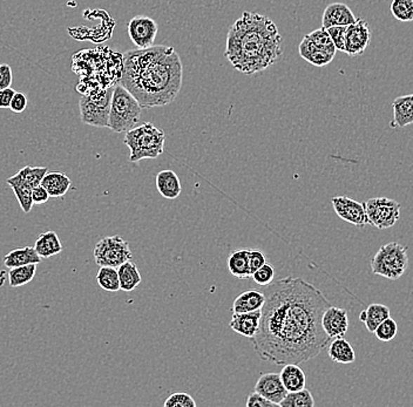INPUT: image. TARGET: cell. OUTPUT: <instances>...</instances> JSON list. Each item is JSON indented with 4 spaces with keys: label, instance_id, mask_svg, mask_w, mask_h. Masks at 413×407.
Listing matches in <instances>:
<instances>
[{
    "label": "cell",
    "instance_id": "cell-13",
    "mask_svg": "<svg viewBox=\"0 0 413 407\" xmlns=\"http://www.w3.org/2000/svg\"><path fill=\"white\" fill-rule=\"evenodd\" d=\"M322 326L330 340L346 336L349 330L348 311L330 305L322 316Z\"/></svg>",
    "mask_w": 413,
    "mask_h": 407
},
{
    "label": "cell",
    "instance_id": "cell-6",
    "mask_svg": "<svg viewBox=\"0 0 413 407\" xmlns=\"http://www.w3.org/2000/svg\"><path fill=\"white\" fill-rule=\"evenodd\" d=\"M407 248L398 242H390L379 248L371 260V270L374 275L395 281L409 268Z\"/></svg>",
    "mask_w": 413,
    "mask_h": 407
},
{
    "label": "cell",
    "instance_id": "cell-20",
    "mask_svg": "<svg viewBox=\"0 0 413 407\" xmlns=\"http://www.w3.org/2000/svg\"><path fill=\"white\" fill-rule=\"evenodd\" d=\"M157 188L161 196L167 200H175L181 195V181L176 173L171 169L161 171L157 175Z\"/></svg>",
    "mask_w": 413,
    "mask_h": 407
},
{
    "label": "cell",
    "instance_id": "cell-27",
    "mask_svg": "<svg viewBox=\"0 0 413 407\" xmlns=\"http://www.w3.org/2000/svg\"><path fill=\"white\" fill-rule=\"evenodd\" d=\"M228 270L236 279H247L251 277L249 267V249H241V251H232L229 255Z\"/></svg>",
    "mask_w": 413,
    "mask_h": 407
},
{
    "label": "cell",
    "instance_id": "cell-40",
    "mask_svg": "<svg viewBox=\"0 0 413 407\" xmlns=\"http://www.w3.org/2000/svg\"><path fill=\"white\" fill-rule=\"evenodd\" d=\"M246 406L275 407L277 406V405H275L274 403H271L270 400H268L267 398H264L263 396H261L260 393H257L256 391H254L253 393H250L249 396H247Z\"/></svg>",
    "mask_w": 413,
    "mask_h": 407
},
{
    "label": "cell",
    "instance_id": "cell-15",
    "mask_svg": "<svg viewBox=\"0 0 413 407\" xmlns=\"http://www.w3.org/2000/svg\"><path fill=\"white\" fill-rule=\"evenodd\" d=\"M356 20V17L348 5L343 3H332L324 10L322 25L324 29H329L332 26H349Z\"/></svg>",
    "mask_w": 413,
    "mask_h": 407
},
{
    "label": "cell",
    "instance_id": "cell-24",
    "mask_svg": "<svg viewBox=\"0 0 413 407\" xmlns=\"http://www.w3.org/2000/svg\"><path fill=\"white\" fill-rule=\"evenodd\" d=\"M50 197H63L71 188V180L61 172H47L41 181Z\"/></svg>",
    "mask_w": 413,
    "mask_h": 407
},
{
    "label": "cell",
    "instance_id": "cell-36",
    "mask_svg": "<svg viewBox=\"0 0 413 407\" xmlns=\"http://www.w3.org/2000/svg\"><path fill=\"white\" fill-rule=\"evenodd\" d=\"M11 189L13 190L17 200H18L19 206L22 208V211L25 214H29L32 211L33 204L32 200V190L24 186H12Z\"/></svg>",
    "mask_w": 413,
    "mask_h": 407
},
{
    "label": "cell",
    "instance_id": "cell-39",
    "mask_svg": "<svg viewBox=\"0 0 413 407\" xmlns=\"http://www.w3.org/2000/svg\"><path fill=\"white\" fill-rule=\"evenodd\" d=\"M348 26H332L329 27L328 32L332 36V43L336 50L346 52V34Z\"/></svg>",
    "mask_w": 413,
    "mask_h": 407
},
{
    "label": "cell",
    "instance_id": "cell-38",
    "mask_svg": "<svg viewBox=\"0 0 413 407\" xmlns=\"http://www.w3.org/2000/svg\"><path fill=\"white\" fill-rule=\"evenodd\" d=\"M164 407H196L195 400L187 393L178 392L168 396Z\"/></svg>",
    "mask_w": 413,
    "mask_h": 407
},
{
    "label": "cell",
    "instance_id": "cell-23",
    "mask_svg": "<svg viewBox=\"0 0 413 407\" xmlns=\"http://www.w3.org/2000/svg\"><path fill=\"white\" fill-rule=\"evenodd\" d=\"M280 377H281L282 384L288 392H295V391L306 389V373L302 368H299V364L289 363V364L283 365Z\"/></svg>",
    "mask_w": 413,
    "mask_h": 407
},
{
    "label": "cell",
    "instance_id": "cell-2",
    "mask_svg": "<svg viewBox=\"0 0 413 407\" xmlns=\"http://www.w3.org/2000/svg\"><path fill=\"white\" fill-rule=\"evenodd\" d=\"M120 84L143 108L171 105L181 90V59L174 47L164 45L129 51L122 57Z\"/></svg>",
    "mask_w": 413,
    "mask_h": 407
},
{
    "label": "cell",
    "instance_id": "cell-14",
    "mask_svg": "<svg viewBox=\"0 0 413 407\" xmlns=\"http://www.w3.org/2000/svg\"><path fill=\"white\" fill-rule=\"evenodd\" d=\"M255 391L277 406H280V403L284 399V396L288 393L282 384L280 373H274V372L261 375L260 378L257 379Z\"/></svg>",
    "mask_w": 413,
    "mask_h": 407
},
{
    "label": "cell",
    "instance_id": "cell-7",
    "mask_svg": "<svg viewBox=\"0 0 413 407\" xmlns=\"http://www.w3.org/2000/svg\"><path fill=\"white\" fill-rule=\"evenodd\" d=\"M114 87L84 94L79 101L80 118L85 125L106 128L111 109L112 94Z\"/></svg>",
    "mask_w": 413,
    "mask_h": 407
},
{
    "label": "cell",
    "instance_id": "cell-22",
    "mask_svg": "<svg viewBox=\"0 0 413 407\" xmlns=\"http://www.w3.org/2000/svg\"><path fill=\"white\" fill-rule=\"evenodd\" d=\"M34 249L40 258H51L55 255L60 254L64 248H63L57 232L48 230V232H43L38 236L36 244H34Z\"/></svg>",
    "mask_w": 413,
    "mask_h": 407
},
{
    "label": "cell",
    "instance_id": "cell-37",
    "mask_svg": "<svg viewBox=\"0 0 413 407\" xmlns=\"http://www.w3.org/2000/svg\"><path fill=\"white\" fill-rule=\"evenodd\" d=\"M251 279L257 286H268L275 279V268L267 262L266 265H262L260 269H257L256 272H254Z\"/></svg>",
    "mask_w": 413,
    "mask_h": 407
},
{
    "label": "cell",
    "instance_id": "cell-28",
    "mask_svg": "<svg viewBox=\"0 0 413 407\" xmlns=\"http://www.w3.org/2000/svg\"><path fill=\"white\" fill-rule=\"evenodd\" d=\"M328 354L332 361L339 363V364H351L356 361L355 350L344 337H339V338L332 340V344L329 347Z\"/></svg>",
    "mask_w": 413,
    "mask_h": 407
},
{
    "label": "cell",
    "instance_id": "cell-11",
    "mask_svg": "<svg viewBox=\"0 0 413 407\" xmlns=\"http://www.w3.org/2000/svg\"><path fill=\"white\" fill-rule=\"evenodd\" d=\"M371 41L370 26L363 18L346 27V52L349 57H360L365 52Z\"/></svg>",
    "mask_w": 413,
    "mask_h": 407
},
{
    "label": "cell",
    "instance_id": "cell-41",
    "mask_svg": "<svg viewBox=\"0 0 413 407\" xmlns=\"http://www.w3.org/2000/svg\"><path fill=\"white\" fill-rule=\"evenodd\" d=\"M266 263H267V258L262 251H256V249H249V267L251 275L256 272L257 269H260Z\"/></svg>",
    "mask_w": 413,
    "mask_h": 407
},
{
    "label": "cell",
    "instance_id": "cell-32",
    "mask_svg": "<svg viewBox=\"0 0 413 407\" xmlns=\"http://www.w3.org/2000/svg\"><path fill=\"white\" fill-rule=\"evenodd\" d=\"M281 407H314V396L309 389H303L295 392H288L280 403Z\"/></svg>",
    "mask_w": 413,
    "mask_h": 407
},
{
    "label": "cell",
    "instance_id": "cell-26",
    "mask_svg": "<svg viewBox=\"0 0 413 407\" xmlns=\"http://www.w3.org/2000/svg\"><path fill=\"white\" fill-rule=\"evenodd\" d=\"M388 317H391V311L384 304H371L360 314V321L365 324L367 331L371 333H374L378 325Z\"/></svg>",
    "mask_w": 413,
    "mask_h": 407
},
{
    "label": "cell",
    "instance_id": "cell-16",
    "mask_svg": "<svg viewBox=\"0 0 413 407\" xmlns=\"http://www.w3.org/2000/svg\"><path fill=\"white\" fill-rule=\"evenodd\" d=\"M261 316H262L261 310L244 312V314H232L229 328L241 336L253 338L260 326Z\"/></svg>",
    "mask_w": 413,
    "mask_h": 407
},
{
    "label": "cell",
    "instance_id": "cell-17",
    "mask_svg": "<svg viewBox=\"0 0 413 407\" xmlns=\"http://www.w3.org/2000/svg\"><path fill=\"white\" fill-rule=\"evenodd\" d=\"M393 109V120H392V128H404L406 126L413 124V94L402 95L395 98L392 102Z\"/></svg>",
    "mask_w": 413,
    "mask_h": 407
},
{
    "label": "cell",
    "instance_id": "cell-42",
    "mask_svg": "<svg viewBox=\"0 0 413 407\" xmlns=\"http://www.w3.org/2000/svg\"><path fill=\"white\" fill-rule=\"evenodd\" d=\"M29 105V99L25 94L22 92H15V97L12 98L11 105H10V109L13 113H22L25 111L26 107Z\"/></svg>",
    "mask_w": 413,
    "mask_h": 407
},
{
    "label": "cell",
    "instance_id": "cell-5",
    "mask_svg": "<svg viewBox=\"0 0 413 407\" xmlns=\"http://www.w3.org/2000/svg\"><path fill=\"white\" fill-rule=\"evenodd\" d=\"M143 113V107L127 88L114 86L112 94L108 127L115 133H126L134 128Z\"/></svg>",
    "mask_w": 413,
    "mask_h": 407
},
{
    "label": "cell",
    "instance_id": "cell-3",
    "mask_svg": "<svg viewBox=\"0 0 413 407\" xmlns=\"http://www.w3.org/2000/svg\"><path fill=\"white\" fill-rule=\"evenodd\" d=\"M282 36L270 18L243 12L228 31L225 57L236 71L253 75L281 60Z\"/></svg>",
    "mask_w": 413,
    "mask_h": 407
},
{
    "label": "cell",
    "instance_id": "cell-35",
    "mask_svg": "<svg viewBox=\"0 0 413 407\" xmlns=\"http://www.w3.org/2000/svg\"><path fill=\"white\" fill-rule=\"evenodd\" d=\"M374 333L381 342L388 343V342H391L397 336L398 325H397L393 318H386L385 321H381V324L378 325V328L374 330Z\"/></svg>",
    "mask_w": 413,
    "mask_h": 407
},
{
    "label": "cell",
    "instance_id": "cell-44",
    "mask_svg": "<svg viewBox=\"0 0 413 407\" xmlns=\"http://www.w3.org/2000/svg\"><path fill=\"white\" fill-rule=\"evenodd\" d=\"M50 199V195L47 193V190L44 188L41 185L37 186L36 188H33L32 190V200L34 204H46L47 201Z\"/></svg>",
    "mask_w": 413,
    "mask_h": 407
},
{
    "label": "cell",
    "instance_id": "cell-8",
    "mask_svg": "<svg viewBox=\"0 0 413 407\" xmlns=\"http://www.w3.org/2000/svg\"><path fill=\"white\" fill-rule=\"evenodd\" d=\"M94 260L99 267H114L118 268L122 263L131 261L132 251L129 241L122 236L115 235L103 237L94 247Z\"/></svg>",
    "mask_w": 413,
    "mask_h": 407
},
{
    "label": "cell",
    "instance_id": "cell-4",
    "mask_svg": "<svg viewBox=\"0 0 413 407\" xmlns=\"http://www.w3.org/2000/svg\"><path fill=\"white\" fill-rule=\"evenodd\" d=\"M124 142L131 150L129 161L138 164L139 161L157 159L164 154L166 135L164 131L157 128L152 122H145L126 132Z\"/></svg>",
    "mask_w": 413,
    "mask_h": 407
},
{
    "label": "cell",
    "instance_id": "cell-30",
    "mask_svg": "<svg viewBox=\"0 0 413 407\" xmlns=\"http://www.w3.org/2000/svg\"><path fill=\"white\" fill-rule=\"evenodd\" d=\"M96 282L101 289L110 293H117L120 290L118 268L114 267H100L96 274Z\"/></svg>",
    "mask_w": 413,
    "mask_h": 407
},
{
    "label": "cell",
    "instance_id": "cell-12",
    "mask_svg": "<svg viewBox=\"0 0 413 407\" xmlns=\"http://www.w3.org/2000/svg\"><path fill=\"white\" fill-rule=\"evenodd\" d=\"M332 204L336 214L344 221L358 228H364L369 225L365 204L346 196L332 197Z\"/></svg>",
    "mask_w": 413,
    "mask_h": 407
},
{
    "label": "cell",
    "instance_id": "cell-10",
    "mask_svg": "<svg viewBox=\"0 0 413 407\" xmlns=\"http://www.w3.org/2000/svg\"><path fill=\"white\" fill-rule=\"evenodd\" d=\"M159 26L154 19L145 15H136L129 22V36L132 43L139 48L153 46L157 39Z\"/></svg>",
    "mask_w": 413,
    "mask_h": 407
},
{
    "label": "cell",
    "instance_id": "cell-9",
    "mask_svg": "<svg viewBox=\"0 0 413 407\" xmlns=\"http://www.w3.org/2000/svg\"><path fill=\"white\" fill-rule=\"evenodd\" d=\"M364 204L369 225L381 230L393 227L400 216V204L388 197H374Z\"/></svg>",
    "mask_w": 413,
    "mask_h": 407
},
{
    "label": "cell",
    "instance_id": "cell-19",
    "mask_svg": "<svg viewBox=\"0 0 413 407\" xmlns=\"http://www.w3.org/2000/svg\"><path fill=\"white\" fill-rule=\"evenodd\" d=\"M299 55L308 61L309 64L314 65L316 67H324L330 64L335 55L329 54L328 52L321 50L316 46L308 36H304L299 47Z\"/></svg>",
    "mask_w": 413,
    "mask_h": 407
},
{
    "label": "cell",
    "instance_id": "cell-21",
    "mask_svg": "<svg viewBox=\"0 0 413 407\" xmlns=\"http://www.w3.org/2000/svg\"><path fill=\"white\" fill-rule=\"evenodd\" d=\"M264 295L262 291L257 290H248L240 293L232 303V314H244V312H253L261 310L264 304Z\"/></svg>",
    "mask_w": 413,
    "mask_h": 407
},
{
    "label": "cell",
    "instance_id": "cell-1",
    "mask_svg": "<svg viewBox=\"0 0 413 407\" xmlns=\"http://www.w3.org/2000/svg\"><path fill=\"white\" fill-rule=\"evenodd\" d=\"M260 326L250 338L254 350L275 365L302 364L317 357L330 337L322 316L332 303L321 290L301 277L288 276L262 286Z\"/></svg>",
    "mask_w": 413,
    "mask_h": 407
},
{
    "label": "cell",
    "instance_id": "cell-25",
    "mask_svg": "<svg viewBox=\"0 0 413 407\" xmlns=\"http://www.w3.org/2000/svg\"><path fill=\"white\" fill-rule=\"evenodd\" d=\"M43 258L37 254L34 247L18 248L10 251L4 258V265L6 268H17L22 265H39Z\"/></svg>",
    "mask_w": 413,
    "mask_h": 407
},
{
    "label": "cell",
    "instance_id": "cell-18",
    "mask_svg": "<svg viewBox=\"0 0 413 407\" xmlns=\"http://www.w3.org/2000/svg\"><path fill=\"white\" fill-rule=\"evenodd\" d=\"M48 172L47 167H29L26 166L24 168L20 169L15 173V175L8 178V186H24L27 187L29 189L36 188L37 186L41 185L44 176L46 175Z\"/></svg>",
    "mask_w": 413,
    "mask_h": 407
},
{
    "label": "cell",
    "instance_id": "cell-45",
    "mask_svg": "<svg viewBox=\"0 0 413 407\" xmlns=\"http://www.w3.org/2000/svg\"><path fill=\"white\" fill-rule=\"evenodd\" d=\"M15 91L11 87L0 91V108H10L12 98L15 97Z\"/></svg>",
    "mask_w": 413,
    "mask_h": 407
},
{
    "label": "cell",
    "instance_id": "cell-31",
    "mask_svg": "<svg viewBox=\"0 0 413 407\" xmlns=\"http://www.w3.org/2000/svg\"><path fill=\"white\" fill-rule=\"evenodd\" d=\"M37 268L38 265H22V267L10 269L8 272L10 286L12 288H19V286L29 284L36 276Z\"/></svg>",
    "mask_w": 413,
    "mask_h": 407
},
{
    "label": "cell",
    "instance_id": "cell-29",
    "mask_svg": "<svg viewBox=\"0 0 413 407\" xmlns=\"http://www.w3.org/2000/svg\"><path fill=\"white\" fill-rule=\"evenodd\" d=\"M119 281H120V290L131 293L136 290L143 282V277L136 263L127 261L118 267Z\"/></svg>",
    "mask_w": 413,
    "mask_h": 407
},
{
    "label": "cell",
    "instance_id": "cell-43",
    "mask_svg": "<svg viewBox=\"0 0 413 407\" xmlns=\"http://www.w3.org/2000/svg\"><path fill=\"white\" fill-rule=\"evenodd\" d=\"M13 81V74H12V68L10 65H0V91L11 87Z\"/></svg>",
    "mask_w": 413,
    "mask_h": 407
},
{
    "label": "cell",
    "instance_id": "cell-33",
    "mask_svg": "<svg viewBox=\"0 0 413 407\" xmlns=\"http://www.w3.org/2000/svg\"><path fill=\"white\" fill-rule=\"evenodd\" d=\"M390 11L398 22H413V0H392Z\"/></svg>",
    "mask_w": 413,
    "mask_h": 407
},
{
    "label": "cell",
    "instance_id": "cell-34",
    "mask_svg": "<svg viewBox=\"0 0 413 407\" xmlns=\"http://www.w3.org/2000/svg\"><path fill=\"white\" fill-rule=\"evenodd\" d=\"M306 36L309 38L316 46L320 47L321 50L328 52L332 55H336L335 45L332 43V36L329 34L328 29H324L322 26L321 29H315L313 32H310L309 34H306Z\"/></svg>",
    "mask_w": 413,
    "mask_h": 407
}]
</instances>
